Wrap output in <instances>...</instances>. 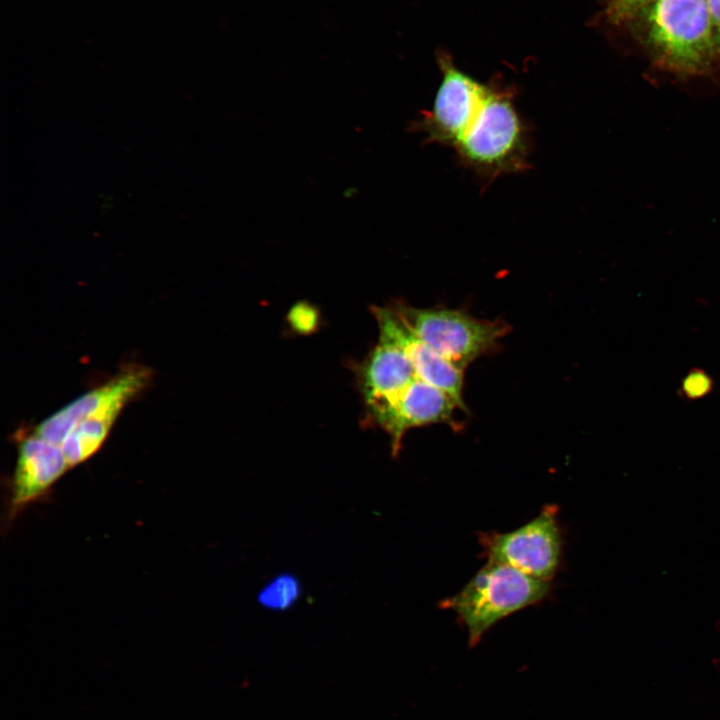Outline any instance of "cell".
Wrapping results in <instances>:
<instances>
[{"label": "cell", "mask_w": 720, "mask_h": 720, "mask_svg": "<svg viewBox=\"0 0 720 720\" xmlns=\"http://www.w3.org/2000/svg\"><path fill=\"white\" fill-rule=\"evenodd\" d=\"M441 80L432 106L420 112L409 131L425 143L451 148L460 163L486 181L529 167V129L519 114L513 90L484 83L440 53Z\"/></svg>", "instance_id": "cell-1"}, {"label": "cell", "mask_w": 720, "mask_h": 720, "mask_svg": "<svg viewBox=\"0 0 720 720\" xmlns=\"http://www.w3.org/2000/svg\"><path fill=\"white\" fill-rule=\"evenodd\" d=\"M550 582L510 566L488 561L455 595L441 602L453 610L468 632L470 647L501 619L542 601Z\"/></svg>", "instance_id": "cell-2"}, {"label": "cell", "mask_w": 720, "mask_h": 720, "mask_svg": "<svg viewBox=\"0 0 720 720\" xmlns=\"http://www.w3.org/2000/svg\"><path fill=\"white\" fill-rule=\"evenodd\" d=\"M634 16L659 59L673 69L702 71L718 53L706 0H655Z\"/></svg>", "instance_id": "cell-3"}, {"label": "cell", "mask_w": 720, "mask_h": 720, "mask_svg": "<svg viewBox=\"0 0 720 720\" xmlns=\"http://www.w3.org/2000/svg\"><path fill=\"white\" fill-rule=\"evenodd\" d=\"M422 341L456 367L465 368L495 349L510 327L454 309H420L404 303L391 307Z\"/></svg>", "instance_id": "cell-4"}, {"label": "cell", "mask_w": 720, "mask_h": 720, "mask_svg": "<svg viewBox=\"0 0 720 720\" xmlns=\"http://www.w3.org/2000/svg\"><path fill=\"white\" fill-rule=\"evenodd\" d=\"M480 543L488 561L549 581L561 556L557 509L554 505L545 506L537 517L513 531L482 534Z\"/></svg>", "instance_id": "cell-5"}, {"label": "cell", "mask_w": 720, "mask_h": 720, "mask_svg": "<svg viewBox=\"0 0 720 720\" xmlns=\"http://www.w3.org/2000/svg\"><path fill=\"white\" fill-rule=\"evenodd\" d=\"M70 467L60 446L32 432L17 446L15 469L9 482L7 523L45 496Z\"/></svg>", "instance_id": "cell-6"}, {"label": "cell", "mask_w": 720, "mask_h": 720, "mask_svg": "<svg viewBox=\"0 0 720 720\" xmlns=\"http://www.w3.org/2000/svg\"><path fill=\"white\" fill-rule=\"evenodd\" d=\"M456 409L460 408L448 393L416 377L395 399L368 417L388 433L396 457L404 434L411 428L437 423L457 427L453 418Z\"/></svg>", "instance_id": "cell-7"}, {"label": "cell", "mask_w": 720, "mask_h": 720, "mask_svg": "<svg viewBox=\"0 0 720 720\" xmlns=\"http://www.w3.org/2000/svg\"><path fill=\"white\" fill-rule=\"evenodd\" d=\"M379 340L399 347L412 364L417 378L448 393L460 410L467 411L463 398L464 370L446 360L418 338L391 307H373Z\"/></svg>", "instance_id": "cell-8"}, {"label": "cell", "mask_w": 720, "mask_h": 720, "mask_svg": "<svg viewBox=\"0 0 720 720\" xmlns=\"http://www.w3.org/2000/svg\"><path fill=\"white\" fill-rule=\"evenodd\" d=\"M150 376L147 368H128L44 419L33 432L60 446L71 428L80 421L100 410L125 406L147 386Z\"/></svg>", "instance_id": "cell-9"}, {"label": "cell", "mask_w": 720, "mask_h": 720, "mask_svg": "<svg viewBox=\"0 0 720 720\" xmlns=\"http://www.w3.org/2000/svg\"><path fill=\"white\" fill-rule=\"evenodd\" d=\"M416 377L405 353L379 340L360 368V386L368 416L389 404Z\"/></svg>", "instance_id": "cell-10"}, {"label": "cell", "mask_w": 720, "mask_h": 720, "mask_svg": "<svg viewBox=\"0 0 720 720\" xmlns=\"http://www.w3.org/2000/svg\"><path fill=\"white\" fill-rule=\"evenodd\" d=\"M121 410L116 407L99 411L71 428L60 445L70 469L101 448Z\"/></svg>", "instance_id": "cell-11"}, {"label": "cell", "mask_w": 720, "mask_h": 720, "mask_svg": "<svg viewBox=\"0 0 720 720\" xmlns=\"http://www.w3.org/2000/svg\"><path fill=\"white\" fill-rule=\"evenodd\" d=\"M300 595L299 579L294 574L281 573L260 589L257 601L265 609L284 611L294 606Z\"/></svg>", "instance_id": "cell-12"}, {"label": "cell", "mask_w": 720, "mask_h": 720, "mask_svg": "<svg viewBox=\"0 0 720 720\" xmlns=\"http://www.w3.org/2000/svg\"><path fill=\"white\" fill-rule=\"evenodd\" d=\"M713 387V378L704 369L694 367L682 379L678 392L680 397L695 401L709 395Z\"/></svg>", "instance_id": "cell-13"}, {"label": "cell", "mask_w": 720, "mask_h": 720, "mask_svg": "<svg viewBox=\"0 0 720 720\" xmlns=\"http://www.w3.org/2000/svg\"><path fill=\"white\" fill-rule=\"evenodd\" d=\"M655 0H607L606 14L614 23L631 19L636 12Z\"/></svg>", "instance_id": "cell-14"}, {"label": "cell", "mask_w": 720, "mask_h": 720, "mask_svg": "<svg viewBox=\"0 0 720 720\" xmlns=\"http://www.w3.org/2000/svg\"><path fill=\"white\" fill-rule=\"evenodd\" d=\"M291 321L297 329H311L316 322L314 312L307 305H297L291 311Z\"/></svg>", "instance_id": "cell-15"}, {"label": "cell", "mask_w": 720, "mask_h": 720, "mask_svg": "<svg viewBox=\"0 0 720 720\" xmlns=\"http://www.w3.org/2000/svg\"><path fill=\"white\" fill-rule=\"evenodd\" d=\"M710 12L717 52L720 55V0H706Z\"/></svg>", "instance_id": "cell-16"}]
</instances>
